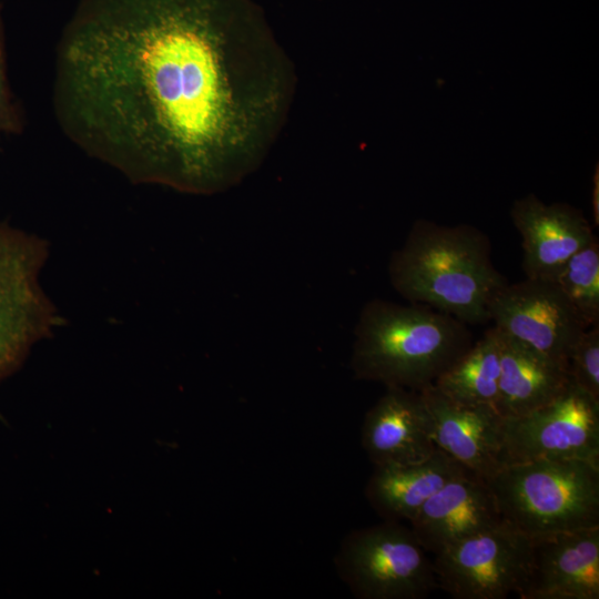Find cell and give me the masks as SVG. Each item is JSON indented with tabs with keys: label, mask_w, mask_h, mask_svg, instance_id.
Returning <instances> with one entry per match:
<instances>
[{
	"label": "cell",
	"mask_w": 599,
	"mask_h": 599,
	"mask_svg": "<svg viewBox=\"0 0 599 599\" xmlns=\"http://www.w3.org/2000/svg\"><path fill=\"white\" fill-rule=\"evenodd\" d=\"M296 83L255 0H80L52 104L70 141L132 182L210 195L263 164Z\"/></svg>",
	"instance_id": "cell-1"
},
{
	"label": "cell",
	"mask_w": 599,
	"mask_h": 599,
	"mask_svg": "<svg viewBox=\"0 0 599 599\" xmlns=\"http://www.w3.org/2000/svg\"><path fill=\"white\" fill-rule=\"evenodd\" d=\"M395 291L409 303L449 314L467 325L489 321V304L507 284L491 260L489 237L469 224L417 220L388 262Z\"/></svg>",
	"instance_id": "cell-2"
},
{
	"label": "cell",
	"mask_w": 599,
	"mask_h": 599,
	"mask_svg": "<svg viewBox=\"0 0 599 599\" xmlns=\"http://www.w3.org/2000/svg\"><path fill=\"white\" fill-rule=\"evenodd\" d=\"M460 319L423 304L367 302L354 329L355 378L422 390L433 385L473 345Z\"/></svg>",
	"instance_id": "cell-3"
},
{
	"label": "cell",
	"mask_w": 599,
	"mask_h": 599,
	"mask_svg": "<svg viewBox=\"0 0 599 599\" xmlns=\"http://www.w3.org/2000/svg\"><path fill=\"white\" fill-rule=\"evenodd\" d=\"M504 521L528 538L599 526V464L536 459L486 480Z\"/></svg>",
	"instance_id": "cell-4"
},
{
	"label": "cell",
	"mask_w": 599,
	"mask_h": 599,
	"mask_svg": "<svg viewBox=\"0 0 599 599\" xmlns=\"http://www.w3.org/2000/svg\"><path fill=\"white\" fill-rule=\"evenodd\" d=\"M400 521L351 531L334 558L336 571L359 599H423L438 588L433 561Z\"/></svg>",
	"instance_id": "cell-5"
},
{
	"label": "cell",
	"mask_w": 599,
	"mask_h": 599,
	"mask_svg": "<svg viewBox=\"0 0 599 599\" xmlns=\"http://www.w3.org/2000/svg\"><path fill=\"white\" fill-rule=\"evenodd\" d=\"M47 256L43 240L0 222V382L59 326L39 281Z\"/></svg>",
	"instance_id": "cell-6"
},
{
	"label": "cell",
	"mask_w": 599,
	"mask_h": 599,
	"mask_svg": "<svg viewBox=\"0 0 599 599\" xmlns=\"http://www.w3.org/2000/svg\"><path fill=\"white\" fill-rule=\"evenodd\" d=\"M502 466L536 459L599 464V400L575 384L542 407L500 426Z\"/></svg>",
	"instance_id": "cell-7"
},
{
	"label": "cell",
	"mask_w": 599,
	"mask_h": 599,
	"mask_svg": "<svg viewBox=\"0 0 599 599\" xmlns=\"http://www.w3.org/2000/svg\"><path fill=\"white\" fill-rule=\"evenodd\" d=\"M529 561L530 538L502 521L436 554L433 566L455 599H505L521 589Z\"/></svg>",
	"instance_id": "cell-8"
},
{
	"label": "cell",
	"mask_w": 599,
	"mask_h": 599,
	"mask_svg": "<svg viewBox=\"0 0 599 599\" xmlns=\"http://www.w3.org/2000/svg\"><path fill=\"white\" fill-rule=\"evenodd\" d=\"M489 321L501 333L567 364L588 328L554 281L529 277L507 283L495 294Z\"/></svg>",
	"instance_id": "cell-9"
},
{
	"label": "cell",
	"mask_w": 599,
	"mask_h": 599,
	"mask_svg": "<svg viewBox=\"0 0 599 599\" xmlns=\"http://www.w3.org/2000/svg\"><path fill=\"white\" fill-rule=\"evenodd\" d=\"M520 599H598L599 526L530 539Z\"/></svg>",
	"instance_id": "cell-10"
},
{
	"label": "cell",
	"mask_w": 599,
	"mask_h": 599,
	"mask_svg": "<svg viewBox=\"0 0 599 599\" xmlns=\"http://www.w3.org/2000/svg\"><path fill=\"white\" fill-rule=\"evenodd\" d=\"M521 237L526 277L554 281L565 263L597 236L581 210L567 203L546 205L535 194L517 200L510 210Z\"/></svg>",
	"instance_id": "cell-11"
},
{
	"label": "cell",
	"mask_w": 599,
	"mask_h": 599,
	"mask_svg": "<svg viewBox=\"0 0 599 599\" xmlns=\"http://www.w3.org/2000/svg\"><path fill=\"white\" fill-rule=\"evenodd\" d=\"M361 443L374 466L412 464L430 457L437 446L420 392L386 387L365 414Z\"/></svg>",
	"instance_id": "cell-12"
},
{
	"label": "cell",
	"mask_w": 599,
	"mask_h": 599,
	"mask_svg": "<svg viewBox=\"0 0 599 599\" xmlns=\"http://www.w3.org/2000/svg\"><path fill=\"white\" fill-rule=\"evenodd\" d=\"M502 521L487 481L470 471L446 483L409 520L419 544L434 555Z\"/></svg>",
	"instance_id": "cell-13"
},
{
	"label": "cell",
	"mask_w": 599,
	"mask_h": 599,
	"mask_svg": "<svg viewBox=\"0 0 599 599\" xmlns=\"http://www.w3.org/2000/svg\"><path fill=\"white\" fill-rule=\"evenodd\" d=\"M432 419L433 439L467 470L488 480L501 467L502 418L491 407L460 405L434 384L419 390Z\"/></svg>",
	"instance_id": "cell-14"
},
{
	"label": "cell",
	"mask_w": 599,
	"mask_h": 599,
	"mask_svg": "<svg viewBox=\"0 0 599 599\" xmlns=\"http://www.w3.org/2000/svg\"><path fill=\"white\" fill-rule=\"evenodd\" d=\"M496 331L500 378L495 409L501 418L519 417L542 407L570 385L567 363Z\"/></svg>",
	"instance_id": "cell-15"
},
{
	"label": "cell",
	"mask_w": 599,
	"mask_h": 599,
	"mask_svg": "<svg viewBox=\"0 0 599 599\" xmlns=\"http://www.w3.org/2000/svg\"><path fill=\"white\" fill-rule=\"evenodd\" d=\"M466 473L469 470L437 447L423 461L374 466L365 497L383 520L409 521L446 483Z\"/></svg>",
	"instance_id": "cell-16"
},
{
	"label": "cell",
	"mask_w": 599,
	"mask_h": 599,
	"mask_svg": "<svg viewBox=\"0 0 599 599\" xmlns=\"http://www.w3.org/2000/svg\"><path fill=\"white\" fill-rule=\"evenodd\" d=\"M500 378V348L496 328H488L443 373L434 386L453 402L495 409ZM496 410V409H495Z\"/></svg>",
	"instance_id": "cell-17"
},
{
	"label": "cell",
	"mask_w": 599,
	"mask_h": 599,
	"mask_svg": "<svg viewBox=\"0 0 599 599\" xmlns=\"http://www.w3.org/2000/svg\"><path fill=\"white\" fill-rule=\"evenodd\" d=\"M554 282L589 327L599 324V243L598 238L575 253Z\"/></svg>",
	"instance_id": "cell-18"
},
{
	"label": "cell",
	"mask_w": 599,
	"mask_h": 599,
	"mask_svg": "<svg viewBox=\"0 0 599 599\" xmlns=\"http://www.w3.org/2000/svg\"><path fill=\"white\" fill-rule=\"evenodd\" d=\"M568 373L572 384L599 400V324L589 326L573 346Z\"/></svg>",
	"instance_id": "cell-19"
},
{
	"label": "cell",
	"mask_w": 599,
	"mask_h": 599,
	"mask_svg": "<svg viewBox=\"0 0 599 599\" xmlns=\"http://www.w3.org/2000/svg\"><path fill=\"white\" fill-rule=\"evenodd\" d=\"M23 129V112L8 78L4 28L0 7V134H20Z\"/></svg>",
	"instance_id": "cell-20"
},
{
	"label": "cell",
	"mask_w": 599,
	"mask_h": 599,
	"mask_svg": "<svg viewBox=\"0 0 599 599\" xmlns=\"http://www.w3.org/2000/svg\"><path fill=\"white\" fill-rule=\"evenodd\" d=\"M599 167L596 165V172L592 179V193H591V204H592V214L596 225L599 222Z\"/></svg>",
	"instance_id": "cell-21"
}]
</instances>
